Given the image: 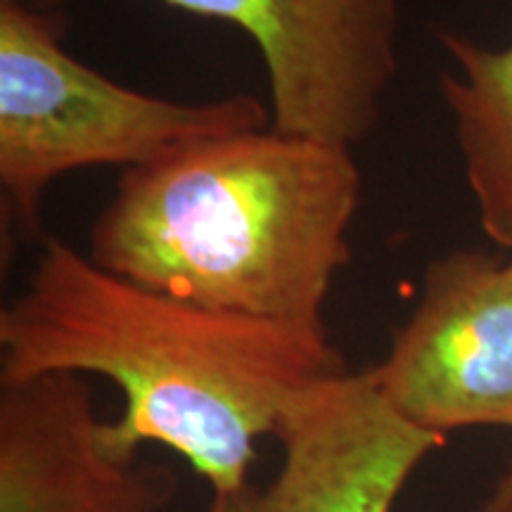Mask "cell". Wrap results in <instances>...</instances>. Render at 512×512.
Segmentation results:
<instances>
[{
    "label": "cell",
    "mask_w": 512,
    "mask_h": 512,
    "mask_svg": "<svg viewBox=\"0 0 512 512\" xmlns=\"http://www.w3.org/2000/svg\"><path fill=\"white\" fill-rule=\"evenodd\" d=\"M368 375L422 430L512 427V259L477 249L434 259L413 316Z\"/></svg>",
    "instance_id": "cell-5"
},
{
    "label": "cell",
    "mask_w": 512,
    "mask_h": 512,
    "mask_svg": "<svg viewBox=\"0 0 512 512\" xmlns=\"http://www.w3.org/2000/svg\"><path fill=\"white\" fill-rule=\"evenodd\" d=\"M53 373L117 384L124 411L105 422L107 446L121 458L171 448L219 508L249 486L261 441L347 366L328 330L185 302L48 238L0 311V384Z\"/></svg>",
    "instance_id": "cell-1"
},
{
    "label": "cell",
    "mask_w": 512,
    "mask_h": 512,
    "mask_svg": "<svg viewBox=\"0 0 512 512\" xmlns=\"http://www.w3.org/2000/svg\"><path fill=\"white\" fill-rule=\"evenodd\" d=\"M245 31L266 64L271 126L354 145L375 131L399 69V0H164Z\"/></svg>",
    "instance_id": "cell-4"
},
{
    "label": "cell",
    "mask_w": 512,
    "mask_h": 512,
    "mask_svg": "<svg viewBox=\"0 0 512 512\" xmlns=\"http://www.w3.org/2000/svg\"><path fill=\"white\" fill-rule=\"evenodd\" d=\"M271 126L252 95L159 98L107 79L60 43V24L24 0H0V190L3 221L41 233V204L64 174L140 169L209 138Z\"/></svg>",
    "instance_id": "cell-3"
},
{
    "label": "cell",
    "mask_w": 512,
    "mask_h": 512,
    "mask_svg": "<svg viewBox=\"0 0 512 512\" xmlns=\"http://www.w3.org/2000/svg\"><path fill=\"white\" fill-rule=\"evenodd\" d=\"M24 3H29L31 8H36V10H46V12H50L53 8H57V5L67 3V0H24Z\"/></svg>",
    "instance_id": "cell-10"
},
{
    "label": "cell",
    "mask_w": 512,
    "mask_h": 512,
    "mask_svg": "<svg viewBox=\"0 0 512 512\" xmlns=\"http://www.w3.org/2000/svg\"><path fill=\"white\" fill-rule=\"evenodd\" d=\"M176 477L107 446L86 377L0 384V512H162Z\"/></svg>",
    "instance_id": "cell-7"
},
{
    "label": "cell",
    "mask_w": 512,
    "mask_h": 512,
    "mask_svg": "<svg viewBox=\"0 0 512 512\" xmlns=\"http://www.w3.org/2000/svg\"><path fill=\"white\" fill-rule=\"evenodd\" d=\"M453 69L441 74V93L456 124L465 178L479 226L512 252V43L486 48L439 31Z\"/></svg>",
    "instance_id": "cell-8"
},
{
    "label": "cell",
    "mask_w": 512,
    "mask_h": 512,
    "mask_svg": "<svg viewBox=\"0 0 512 512\" xmlns=\"http://www.w3.org/2000/svg\"><path fill=\"white\" fill-rule=\"evenodd\" d=\"M361 190L351 147L249 128L124 171L86 254L185 302L325 330Z\"/></svg>",
    "instance_id": "cell-2"
},
{
    "label": "cell",
    "mask_w": 512,
    "mask_h": 512,
    "mask_svg": "<svg viewBox=\"0 0 512 512\" xmlns=\"http://www.w3.org/2000/svg\"><path fill=\"white\" fill-rule=\"evenodd\" d=\"M275 439L283 465L271 482L211 512H394L418 465L446 441L396 413L368 370L313 387Z\"/></svg>",
    "instance_id": "cell-6"
},
{
    "label": "cell",
    "mask_w": 512,
    "mask_h": 512,
    "mask_svg": "<svg viewBox=\"0 0 512 512\" xmlns=\"http://www.w3.org/2000/svg\"><path fill=\"white\" fill-rule=\"evenodd\" d=\"M484 512H512V463L484 503Z\"/></svg>",
    "instance_id": "cell-9"
}]
</instances>
